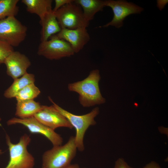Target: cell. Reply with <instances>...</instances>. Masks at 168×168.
<instances>
[{
  "instance_id": "6da1fadb",
  "label": "cell",
  "mask_w": 168,
  "mask_h": 168,
  "mask_svg": "<svg viewBox=\"0 0 168 168\" xmlns=\"http://www.w3.org/2000/svg\"><path fill=\"white\" fill-rule=\"evenodd\" d=\"M100 79L99 71L94 69L83 80L68 84L70 91L78 94V100L84 107H89L103 104L105 100L100 93L99 83Z\"/></svg>"
},
{
  "instance_id": "7a4b0ae2",
  "label": "cell",
  "mask_w": 168,
  "mask_h": 168,
  "mask_svg": "<svg viewBox=\"0 0 168 168\" xmlns=\"http://www.w3.org/2000/svg\"><path fill=\"white\" fill-rule=\"evenodd\" d=\"M77 150L75 136L63 145L53 146L42 155L41 168H63L71 164Z\"/></svg>"
},
{
  "instance_id": "3957f363",
  "label": "cell",
  "mask_w": 168,
  "mask_h": 168,
  "mask_svg": "<svg viewBox=\"0 0 168 168\" xmlns=\"http://www.w3.org/2000/svg\"><path fill=\"white\" fill-rule=\"evenodd\" d=\"M48 98L55 109L64 116L73 128L75 129V138L77 149L80 152L83 151L85 149L84 138L85 133L90 126L96 124V123L95 119L99 114V108L96 107L90 112L85 114L76 115L60 107L55 103L50 97Z\"/></svg>"
},
{
  "instance_id": "277c9868",
  "label": "cell",
  "mask_w": 168,
  "mask_h": 168,
  "mask_svg": "<svg viewBox=\"0 0 168 168\" xmlns=\"http://www.w3.org/2000/svg\"><path fill=\"white\" fill-rule=\"evenodd\" d=\"M6 139L10 158L7 165L4 168H33L35 159L27 149L31 140L30 137L26 134H24L16 144L11 142L7 134H6Z\"/></svg>"
},
{
  "instance_id": "5b68a950",
  "label": "cell",
  "mask_w": 168,
  "mask_h": 168,
  "mask_svg": "<svg viewBox=\"0 0 168 168\" xmlns=\"http://www.w3.org/2000/svg\"><path fill=\"white\" fill-rule=\"evenodd\" d=\"M54 13L61 29L86 28L89 25L80 6L74 2L63 6Z\"/></svg>"
},
{
  "instance_id": "8992f818",
  "label": "cell",
  "mask_w": 168,
  "mask_h": 168,
  "mask_svg": "<svg viewBox=\"0 0 168 168\" xmlns=\"http://www.w3.org/2000/svg\"><path fill=\"white\" fill-rule=\"evenodd\" d=\"M27 28L15 16L0 20V40L12 47L18 46L25 39Z\"/></svg>"
},
{
  "instance_id": "52a82bcc",
  "label": "cell",
  "mask_w": 168,
  "mask_h": 168,
  "mask_svg": "<svg viewBox=\"0 0 168 168\" xmlns=\"http://www.w3.org/2000/svg\"><path fill=\"white\" fill-rule=\"evenodd\" d=\"M74 53L70 44L58 38L56 34L51 36L47 40L41 42L37 51L39 55L51 60L70 57Z\"/></svg>"
},
{
  "instance_id": "ba28073f",
  "label": "cell",
  "mask_w": 168,
  "mask_h": 168,
  "mask_svg": "<svg viewBox=\"0 0 168 168\" xmlns=\"http://www.w3.org/2000/svg\"><path fill=\"white\" fill-rule=\"evenodd\" d=\"M8 125L20 124L26 127L32 133H39L46 138L53 146L62 145L63 138L61 136L49 127L43 124L34 116L25 119L13 118L7 122Z\"/></svg>"
},
{
  "instance_id": "9c48e42d",
  "label": "cell",
  "mask_w": 168,
  "mask_h": 168,
  "mask_svg": "<svg viewBox=\"0 0 168 168\" xmlns=\"http://www.w3.org/2000/svg\"><path fill=\"white\" fill-rule=\"evenodd\" d=\"M105 6L111 8L114 16L110 21L101 27L111 26L119 28L123 26V21L128 16L140 13L143 10L142 8L124 0H108L105 1Z\"/></svg>"
},
{
  "instance_id": "30bf717a",
  "label": "cell",
  "mask_w": 168,
  "mask_h": 168,
  "mask_svg": "<svg viewBox=\"0 0 168 168\" xmlns=\"http://www.w3.org/2000/svg\"><path fill=\"white\" fill-rule=\"evenodd\" d=\"M34 117L41 123L54 130L59 127L70 129L73 128L66 118L57 110L53 105H42L41 110Z\"/></svg>"
},
{
  "instance_id": "8fae6325",
  "label": "cell",
  "mask_w": 168,
  "mask_h": 168,
  "mask_svg": "<svg viewBox=\"0 0 168 168\" xmlns=\"http://www.w3.org/2000/svg\"><path fill=\"white\" fill-rule=\"evenodd\" d=\"M4 64L7 68V74L14 80L27 72L31 62L25 54L14 51L6 58Z\"/></svg>"
},
{
  "instance_id": "7c38bea8",
  "label": "cell",
  "mask_w": 168,
  "mask_h": 168,
  "mask_svg": "<svg viewBox=\"0 0 168 168\" xmlns=\"http://www.w3.org/2000/svg\"><path fill=\"white\" fill-rule=\"evenodd\" d=\"M86 28L75 29H61L56 34L59 38L68 42L75 53L79 52L89 41L90 37Z\"/></svg>"
},
{
  "instance_id": "4fadbf2b",
  "label": "cell",
  "mask_w": 168,
  "mask_h": 168,
  "mask_svg": "<svg viewBox=\"0 0 168 168\" xmlns=\"http://www.w3.org/2000/svg\"><path fill=\"white\" fill-rule=\"evenodd\" d=\"M40 22L42 26L41 42L47 40L51 36L57 34L61 30L53 10L40 19Z\"/></svg>"
},
{
  "instance_id": "5bb4252c",
  "label": "cell",
  "mask_w": 168,
  "mask_h": 168,
  "mask_svg": "<svg viewBox=\"0 0 168 168\" xmlns=\"http://www.w3.org/2000/svg\"><path fill=\"white\" fill-rule=\"evenodd\" d=\"M42 107V105L34 100L17 101L15 115L20 119L30 118L34 116Z\"/></svg>"
},
{
  "instance_id": "9a60e30c",
  "label": "cell",
  "mask_w": 168,
  "mask_h": 168,
  "mask_svg": "<svg viewBox=\"0 0 168 168\" xmlns=\"http://www.w3.org/2000/svg\"><path fill=\"white\" fill-rule=\"evenodd\" d=\"M21 2L26 6L28 12L36 14L40 19L53 10L52 0H22Z\"/></svg>"
},
{
  "instance_id": "2e32d148",
  "label": "cell",
  "mask_w": 168,
  "mask_h": 168,
  "mask_svg": "<svg viewBox=\"0 0 168 168\" xmlns=\"http://www.w3.org/2000/svg\"><path fill=\"white\" fill-rule=\"evenodd\" d=\"M74 2L82 8L84 16L88 22L93 19L97 12L102 11L105 7L103 0H76Z\"/></svg>"
},
{
  "instance_id": "e0dca14e",
  "label": "cell",
  "mask_w": 168,
  "mask_h": 168,
  "mask_svg": "<svg viewBox=\"0 0 168 168\" xmlns=\"http://www.w3.org/2000/svg\"><path fill=\"white\" fill-rule=\"evenodd\" d=\"M35 81L34 75L27 72L21 77L14 80L12 84L5 91L4 96L7 98L15 97L19 91L27 85L34 83Z\"/></svg>"
},
{
  "instance_id": "ac0fdd59",
  "label": "cell",
  "mask_w": 168,
  "mask_h": 168,
  "mask_svg": "<svg viewBox=\"0 0 168 168\" xmlns=\"http://www.w3.org/2000/svg\"><path fill=\"white\" fill-rule=\"evenodd\" d=\"M18 0H0V20L15 16L19 12Z\"/></svg>"
},
{
  "instance_id": "d6986e66",
  "label": "cell",
  "mask_w": 168,
  "mask_h": 168,
  "mask_svg": "<svg viewBox=\"0 0 168 168\" xmlns=\"http://www.w3.org/2000/svg\"><path fill=\"white\" fill-rule=\"evenodd\" d=\"M40 93L34 83L29 84L19 91L15 98L17 101L34 100Z\"/></svg>"
},
{
  "instance_id": "ffe728a7",
  "label": "cell",
  "mask_w": 168,
  "mask_h": 168,
  "mask_svg": "<svg viewBox=\"0 0 168 168\" xmlns=\"http://www.w3.org/2000/svg\"><path fill=\"white\" fill-rule=\"evenodd\" d=\"M14 51L13 47L0 40V65L4 63L6 58Z\"/></svg>"
},
{
  "instance_id": "44dd1931",
  "label": "cell",
  "mask_w": 168,
  "mask_h": 168,
  "mask_svg": "<svg viewBox=\"0 0 168 168\" xmlns=\"http://www.w3.org/2000/svg\"><path fill=\"white\" fill-rule=\"evenodd\" d=\"M74 1L73 0H55V6L53 11L55 12L63 6Z\"/></svg>"
},
{
  "instance_id": "7402d4cb",
  "label": "cell",
  "mask_w": 168,
  "mask_h": 168,
  "mask_svg": "<svg viewBox=\"0 0 168 168\" xmlns=\"http://www.w3.org/2000/svg\"><path fill=\"white\" fill-rule=\"evenodd\" d=\"M114 168H133L129 166L123 158H119L115 162Z\"/></svg>"
},
{
  "instance_id": "603a6c76",
  "label": "cell",
  "mask_w": 168,
  "mask_h": 168,
  "mask_svg": "<svg viewBox=\"0 0 168 168\" xmlns=\"http://www.w3.org/2000/svg\"><path fill=\"white\" fill-rule=\"evenodd\" d=\"M143 168H161L159 165L154 161H152L146 164Z\"/></svg>"
},
{
  "instance_id": "cb8c5ba5",
  "label": "cell",
  "mask_w": 168,
  "mask_h": 168,
  "mask_svg": "<svg viewBox=\"0 0 168 168\" xmlns=\"http://www.w3.org/2000/svg\"><path fill=\"white\" fill-rule=\"evenodd\" d=\"M168 2V1L165 0H157V7L159 9L161 10L164 7L165 5Z\"/></svg>"
},
{
  "instance_id": "d4e9b609",
  "label": "cell",
  "mask_w": 168,
  "mask_h": 168,
  "mask_svg": "<svg viewBox=\"0 0 168 168\" xmlns=\"http://www.w3.org/2000/svg\"><path fill=\"white\" fill-rule=\"evenodd\" d=\"M63 168H87L86 167H81L77 164H70V165Z\"/></svg>"
},
{
  "instance_id": "484cf974",
  "label": "cell",
  "mask_w": 168,
  "mask_h": 168,
  "mask_svg": "<svg viewBox=\"0 0 168 168\" xmlns=\"http://www.w3.org/2000/svg\"><path fill=\"white\" fill-rule=\"evenodd\" d=\"M3 153V152H2V150L1 149H0V154H2Z\"/></svg>"
},
{
  "instance_id": "4316f807",
  "label": "cell",
  "mask_w": 168,
  "mask_h": 168,
  "mask_svg": "<svg viewBox=\"0 0 168 168\" xmlns=\"http://www.w3.org/2000/svg\"><path fill=\"white\" fill-rule=\"evenodd\" d=\"M1 118H0V121L1 120Z\"/></svg>"
}]
</instances>
